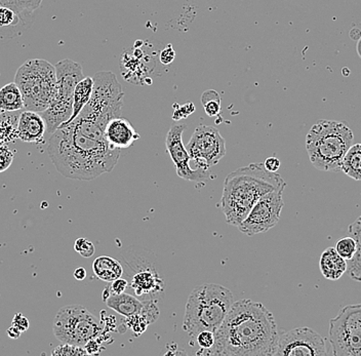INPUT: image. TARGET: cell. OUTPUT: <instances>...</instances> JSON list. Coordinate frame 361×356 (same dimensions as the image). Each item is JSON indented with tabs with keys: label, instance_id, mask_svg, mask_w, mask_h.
Listing matches in <instances>:
<instances>
[{
	"label": "cell",
	"instance_id": "obj_10",
	"mask_svg": "<svg viewBox=\"0 0 361 356\" xmlns=\"http://www.w3.org/2000/svg\"><path fill=\"white\" fill-rule=\"evenodd\" d=\"M186 149L196 168L209 171L226 155V141L218 128L200 125L194 130Z\"/></svg>",
	"mask_w": 361,
	"mask_h": 356
},
{
	"label": "cell",
	"instance_id": "obj_3",
	"mask_svg": "<svg viewBox=\"0 0 361 356\" xmlns=\"http://www.w3.org/2000/svg\"><path fill=\"white\" fill-rule=\"evenodd\" d=\"M286 186L281 176L268 171L262 162L237 168L226 177L223 187L226 222L238 226L262 196Z\"/></svg>",
	"mask_w": 361,
	"mask_h": 356
},
{
	"label": "cell",
	"instance_id": "obj_25",
	"mask_svg": "<svg viewBox=\"0 0 361 356\" xmlns=\"http://www.w3.org/2000/svg\"><path fill=\"white\" fill-rule=\"evenodd\" d=\"M42 0H0V6L10 8L17 13L18 17L23 18L32 15L42 6Z\"/></svg>",
	"mask_w": 361,
	"mask_h": 356
},
{
	"label": "cell",
	"instance_id": "obj_23",
	"mask_svg": "<svg viewBox=\"0 0 361 356\" xmlns=\"http://www.w3.org/2000/svg\"><path fill=\"white\" fill-rule=\"evenodd\" d=\"M92 87H94V80H92V78H90V76L79 81L78 85H76L75 90H74L73 112H72L69 121L62 125H68V123H71L72 121H74V119L78 116L81 110L85 108V106L87 105L90 100V97H92ZM62 125H61V127H62Z\"/></svg>",
	"mask_w": 361,
	"mask_h": 356
},
{
	"label": "cell",
	"instance_id": "obj_1",
	"mask_svg": "<svg viewBox=\"0 0 361 356\" xmlns=\"http://www.w3.org/2000/svg\"><path fill=\"white\" fill-rule=\"evenodd\" d=\"M106 125L81 113L49 138L47 153L56 171L69 179L90 181L112 172L121 157L105 138Z\"/></svg>",
	"mask_w": 361,
	"mask_h": 356
},
{
	"label": "cell",
	"instance_id": "obj_2",
	"mask_svg": "<svg viewBox=\"0 0 361 356\" xmlns=\"http://www.w3.org/2000/svg\"><path fill=\"white\" fill-rule=\"evenodd\" d=\"M279 335L272 313L259 302L243 299L234 302L204 355L273 356Z\"/></svg>",
	"mask_w": 361,
	"mask_h": 356
},
{
	"label": "cell",
	"instance_id": "obj_35",
	"mask_svg": "<svg viewBox=\"0 0 361 356\" xmlns=\"http://www.w3.org/2000/svg\"><path fill=\"white\" fill-rule=\"evenodd\" d=\"M13 326H15L16 328L19 329L22 333L27 332L29 329V321L25 315H23L22 313H17L13 317Z\"/></svg>",
	"mask_w": 361,
	"mask_h": 356
},
{
	"label": "cell",
	"instance_id": "obj_38",
	"mask_svg": "<svg viewBox=\"0 0 361 356\" xmlns=\"http://www.w3.org/2000/svg\"><path fill=\"white\" fill-rule=\"evenodd\" d=\"M264 164H265V168H267L268 171L276 173L277 171L281 168V162L279 159H276V157H268L265 162H264Z\"/></svg>",
	"mask_w": 361,
	"mask_h": 356
},
{
	"label": "cell",
	"instance_id": "obj_12",
	"mask_svg": "<svg viewBox=\"0 0 361 356\" xmlns=\"http://www.w3.org/2000/svg\"><path fill=\"white\" fill-rule=\"evenodd\" d=\"M327 355L324 338L312 329L298 328L279 333L273 356Z\"/></svg>",
	"mask_w": 361,
	"mask_h": 356
},
{
	"label": "cell",
	"instance_id": "obj_26",
	"mask_svg": "<svg viewBox=\"0 0 361 356\" xmlns=\"http://www.w3.org/2000/svg\"><path fill=\"white\" fill-rule=\"evenodd\" d=\"M202 102L205 113L209 116L216 117L220 114L221 98L218 92L214 90L204 92V94H202Z\"/></svg>",
	"mask_w": 361,
	"mask_h": 356
},
{
	"label": "cell",
	"instance_id": "obj_22",
	"mask_svg": "<svg viewBox=\"0 0 361 356\" xmlns=\"http://www.w3.org/2000/svg\"><path fill=\"white\" fill-rule=\"evenodd\" d=\"M24 109V100L17 83L11 82L0 89V110L15 112Z\"/></svg>",
	"mask_w": 361,
	"mask_h": 356
},
{
	"label": "cell",
	"instance_id": "obj_32",
	"mask_svg": "<svg viewBox=\"0 0 361 356\" xmlns=\"http://www.w3.org/2000/svg\"><path fill=\"white\" fill-rule=\"evenodd\" d=\"M17 13L6 6H0V27L15 26L19 22Z\"/></svg>",
	"mask_w": 361,
	"mask_h": 356
},
{
	"label": "cell",
	"instance_id": "obj_14",
	"mask_svg": "<svg viewBox=\"0 0 361 356\" xmlns=\"http://www.w3.org/2000/svg\"><path fill=\"white\" fill-rule=\"evenodd\" d=\"M56 75V94L54 100L73 105L74 90L85 78L82 67L78 62L65 59L55 65Z\"/></svg>",
	"mask_w": 361,
	"mask_h": 356
},
{
	"label": "cell",
	"instance_id": "obj_15",
	"mask_svg": "<svg viewBox=\"0 0 361 356\" xmlns=\"http://www.w3.org/2000/svg\"><path fill=\"white\" fill-rule=\"evenodd\" d=\"M105 138L113 148L121 150L134 145L141 136L128 119L119 116L112 118L106 125Z\"/></svg>",
	"mask_w": 361,
	"mask_h": 356
},
{
	"label": "cell",
	"instance_id": "obj_33",
	"mask_svg": "<svg viewBox=\"0 0 361 356\" xmlns=\"http://www.w3.org/2000/svg\"><path fill=\"white\" fill-rule=\"evenodd\" d=\"M13 161V152L8 145H0V173L6 172Z\"/></svg>",
	"mask_w": 361,
	"mask_h": 356
},
{
	"label": "cell",
	"instance_id": "obj_7",
	"mask_svg": "<svg viewBox=\"0 0 361 356\" xmlns=\"http://www.w3.org/2000/svg\"><path fill=\"white\" fill-rule=\"evenodd\" d=\"M54 335L61 343L85 347L90 340L100 337L101 321L81 305H67L56 313Z\"/></svg>",
	"mask_w": 361,
	"mask_h": 356
},
{
	"label": "cell",
	"instance_id": "obj_34",
	"mask_svg": "<svg viewBox=\"0 0 361 356\" xmlns=\"http://www.w3.org/2000/svg\"><path fill=\"white\" fill-rule=\"evenodd\" d=\"M194 111H195V107H194L193 104L186 103L185 105L180 106V109L175 110L173 115V121L186 118L189 115L193 113Z\"/></svg>",
	"mask_w": 361,
	"mask_h": 356
},
{
	"label": "cell",
	"instance_id": "obj_28",
	"mask_svg": "<svg viewBox=\"0 0 361 356\" xmlns=\"http://www.w3.org/2000/svg\"><path fill=\"white\" fill-rule=\"evenodd\" d=\"M53 356H82L89 355L85 347L76 346V345L63 344L56 347L51 352Z\"/></svg>",
	"mask_w": 361,
	"mask_h": 356
},
{
	"label": "cell",
	"instance_id": "obj_37",
	"mask_svg": "<svg viewBox=\"0 0 361 356\" xmlns=\"http://www.w3.org/2000/svg\"><path fill=\"white\" fill-rule=\"evenodd\" d=\"M126 288H128V281L121 277V278L112 281L110 290H111V294L119 295L126 293Z\"/></svg>",
	"mask_w": 361,
	"mask_h": 356
},
{
	"label": "cell",
	"instance_id": "obj_19",
	"mask_svg": "<svg viewBox=\"0 0 361 356\" xmlns=\"http://www.w3.org/2000/svg\"><path fill=\"white\" fill-rule=\"evenodd\" d=\"M94 276L105 283H112L123 276V267L112 257L101 256L92 263Z\"/></svg>",
	"mask_w": 361,
	"mask_h": 356
},
{
	"label": "cell",
	"instance_id": "obj_5",
	"mask_svg": "<svg viewBox=\"0 0 361 356\" xmlns=\"http://www.w3.org/2000/svg\"><path fill=\"white\" fill-rule=\"evenodd\" d=\"M354 141L353 132L344 123L322 121L315 123L306 137L309 159L322 172H340L341 162Z\"/></svg>",
	"mask_w": 361,
	"mask_h": 356
},
{
	"label": "cell",
	"instance_id": "obj_30",
	"mask_svg": "<svg viewBox=\"0 0 361 356\" xmlns=\"http://www.w3.org/2000/svg\"><path fill=\"white\" fill-rule=\"evenodd\" d=\"M139 312L141 313L142 317L145 319L148 324L157 321L158 317H159V309H158L157 304L153 301H150V300L143 301V306H142L141 310Z\"/></svg>",
	"mask_w": 361,
	"mask_h": 356
},
{
	"label": "cell",
	"instance_id": "obj_16",
	"mask_svg": "<svg viewBox=\"0 0 361 356\" xmlns=\"http://www.w3.org/2000/svg\"><path fill=\"white\" fill-rule=\"evenodd\" d=\"M47 125L38 112L25 110L18 118L17 136L25 143H40L44 141Z\"/></svg>",
	"mask_w": 361,
	"mask_h": 356
},
{
	"label": "cell",
	"instance_id": "obj_17",
	"mask_svg": "<svg viewBox=\"0 0 361 356\" xmlns=\"http://www.w3.org/2000/svg\"><path fill=\"white\" fill-rule=\"evenodd\" d=\"M130 288L137 296L144 294L154 295L162 292L164 281L155 270L144 269L137 272L132 278Z\"/></svg>",
	"mask_w": 361,
	"mask_h": 356
},
{
	"label": "cell",
	"instance_id": "obj_18",
	"mask_svg": "<svg viewBox=\"0 0 361 356\" xmlns=\"http://www.w3.org/2000/svg\"><path fill=\"white\" fill-rule=\"evenodd\" d=\"M322 276L329 281H338L347 271V262L336 249L329 247L322 253L319 262Z\"/></svg>",
	"mask_w": 361,
	"mask_h": 356
},
{
	"label": "cell",
	"instance_id": "obj_20",
	"mask_svg": "<svg viewBox=\"0 0 361 356\" xmlns=\"http://www.w3.org/2000/svg\"><path fill=\"white\" fill-rule=\"evenodd\" d=\"M105 302L110 309L126 317H132L139 312L143 306V302L126 293L119 295L111 294Z\"/></svg>",
	"mask_w": 361,
	"mask_h": 356
},
{
	"label": "cell",
	"instance_id": "obj_6",
	"mask_svg": "<svg viewBox=\"0 0 361 356\" xmlns=\"http://www.w3.org/2000/svg\"><path fill=\"white\" fill-rule=\"evenodd\" d=\"M15 82L22 92L24 109L40 113L56 97L55 66L44 59L28 60L18 69Z\"/></svg>",
	"mask_w": 361,
	"mask_h": 356
},
{
	"label": "cell",
	"instance_id": "obj_27",
	"mask_svg": "<svg viewBox=\"0 0 361 356\" xmlns=\"http://www.w3.org/2000/svg\"><path fill=\"white\" fill-rule=\"evenodd\" d=\"M335 249L342 258H344L345 260H350L356 252L355 240L351 236L341 238L336 245Z\"/></svg>",
	"mask_w": 361,
	"mask_h": 356
},
{
	"label": "cell",
	"instance_id": "obj_8",
	"mask_svg": "<svg viewBox=\"0 0 361 356\" xmlns=\"http://www.w3.org/2000/svg\"><path fill=\"white\" fill-rule=\"evenodd\" d=\"M92 80V97L81 112L108 123L112 118L121 116L123 112V87L116 75L110 71L97 72Z\"/></svg>",
	"mask_w": 361,
	"mask_h": 356
},
{
	"label": "cell",
	"instance_id": "obj_39",
	"mask_svg": "<svg viewBox=\"0 0 361 356\" xmlns=\"http://www.w3.org/2000/svg\"><path fill=\"white\" fill-rule=\"evenodd\" d=\"M6 333H8V337L13 340L19 339L21 337L22 332L19 330V329L16 328L15 326H11L8 331H6Z\"/></svg>",
	"mask_w": 361,
	"mask_h": 356
},
{
	"label": "cell",
	"instance_id": "obj_21",
	"mask_svg": "<svg viewBox=\"0 0 361 356\" xmlns=\"http://www.w3.org/2000/svg\"><path fill=\"white\" fill-rule=\"evenodd\" d=\"M349 236L356 243V252L347 263V272L353 281H361V216L348 227Z\"/></svg>",
	"mask_w": 361,
	"mask_h": 356
},
{
	"label": "cell",
	"instance_id": "obj_31",
	"mask_svg": "<svg viewBox=\"0 0 361 356\" xmlns=\"http://www.w3.org/2000/svg\"><path fill=\"white\" fill-rule=\"evenodd\" d=\"M74 250L83 258H90L94 256V243L87 240V238H78L76 242L74 243Z\"/></svg>",
	"mask_w": 361,
	"mask_h": 356
},
{
	"label": "cell",
	"instance_id": "obj_36",
	"mask_svg": "<svg viewBox=\"0 0 361 356\" xmlns=\"http://www.w3.org/2000/svg\"><path fill=\"white\" fill-rule=\"evenodd\" d=\"M176 53L173 51V46L171 44H168L166 47V49L161 51L160 54V62L164 65H169L173 63V61L175 60Z\"/></svg>",
	"mask_w": 361,
	"mask_h": 356
},
{
	"label": "cell",
	"instance_id": "obj_24",
	"mask_svg": "<svg viewBox=\"0 0 361 356\" xmlns=\"http://www.w3.org/2000/svg\"><path fill=\"white\" fill-rule=\"evenodd\" d=\"M341 171L356 180H361V143L352 145L345 154L344 159L341 162Z\"/></svg>",
	"mask_w": 361,
	"mask_h": 356
},
{
	"label": "cell",
	"instance_id": "obj_40",
	"mask_svg": "<svg viewBox=\"0 0 361 356\" xmlns=\"http://www.w3.org/2000/svg\"><path fill=\"white\" fill-rule=\"evenodd\" d=\"M73 276L78 281H85V277H87V270L83 267L76 268V269L74 270Z\"/></svg>",
	"mask_w": 361,
	"mask_h": 356
},
{
	"label": "cell",
	"instance_id": "obj_41",
	"mask_svg": "<svg viewBox=\"0 0 361 356\" xmlns=\"http://www.w3.org/2000/svg\"><path fill=\"white\" fill-rule=\"evenodd\" d=\"M4 140H6V135L0 130V145L4 144Z\"/></svg>",
	"mask_w": 361,
	"mask_h": 356
},
{
	"label": "cell",
	"instance_id": "obj_29",
	"mask_svg": "<svg viewBox=\"0 0 361 356\" xmlns=\"http://www.w3.org/2000/svg\"><path fill=\"white\" fill-rule=\"evenodd\" d=\"M195 339L200 348V351H198L197 355H204L205 352L214 346V333L212 332V331H202V332L197 333Z\"/></svg>",
	"mask_w": 361,
	"mask_h": 356
},
{
	"label": "cell",
	"instance_id": "obj_13",
	"mask_svg": "<svg viewBox=\"0 0 361 356\" xmlns=\"http://www.w3.org/2000/svg\"><path fill=\"white\" fill-rule=\"evenodd\" d=\"M186 128V125H173L166 135V150L175 164L177 175L186 181L200 182L209 179L211 176L209 171L198 168H191V157L186 149V146L183 144L182 139L183 133Z\"/></svg>",
	"mask_w": 361,
	"mask_h": 356
},
{
	"label": "cell",
	"instance_id": "obj_11",
	"mask_svg": "<svg viewBox=\"0 0 361 356\" xmlns=\"http://www.w3.org/2000/svg\"><path fill=\"white\" fill-rule=\"evenodd\" d=\"M283 191L284 189H277L262 196L245 220L237 226L240 232L247 236H254L276 226L284 206Z\"/></svg>",
	"mask_w": 361,
	"mask_h": 356
},
{
	"label": "cell",
	"instance_id": "obj_9",
	"mask_svg": "<svg viewBox=\"0 0 361 356\" xmlns=\"http://www.w3.org/2000/svg\"><path fill=\"white\" fill-rule=\"evenodd\" d=\"M329 342L335 356H361V304L341 308L329 322Z\"/></svg>",
	"mask_w": 361,
	"mask_h": 356
},
{
	"label": "cell",
	"instance_id": "obj_4",
	"mask_svg": "<svg viewBox=\"0 0 361 356\" xmlns=\"http://www.w3.org/2000/svg\"><path fill=\"white\" fill-rule=\"evenodd\" d=\"M229 288L216 283H205L192 290L185 309L183 330L195 338L202 331L216 332L233 305Z\"/></svg>",
	"mask_w": 361,
	"mask_h": 356
}]
</instances>
